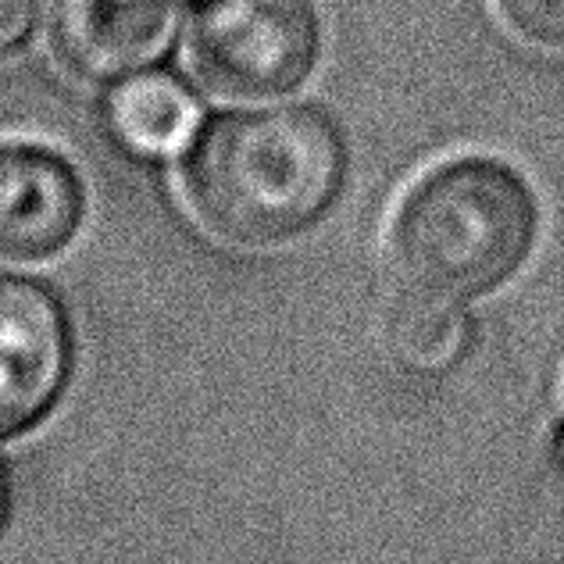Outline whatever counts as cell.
I'll return each mask as SVG.
<instances>
[{
	"mask_svg": "<svg viewBox=\"0 0 564 564\" xmlns=\"http://www.w3.org/2000/svg\"><path fill=\"white\" fill-rule=\"evenodd\" d=\"M68 372V322L33 279L0 272V440L33 429Z\"/></svg>",
	"mask_w": 564,
	"mask_h": 564,
	"instance_id": "277c9868",
	"label": "cell"
},
{
	"mask_svg": "<svg viewBox=\"0 0 564 564\" xmlns=\"http://www.w3.org/2000/svg\"><path fill=\"white\" fill-rule=\"evenodd\" d=\"M36 4L40 0H0V57L22 47V40L33 29Z\"/></svg>",
	"mask_w": 564,
	"mask_h": 564,
	"instance_id": "30bf717a",
	"label": "cell"
},
{
	"mask_svg": "<svg viewBox=\"0 0 564 564\" xmlns=\"http://www.w3.org/2000/svg\"><path fill=\"white\" fill-rule=\"evenodd\" d=\"M175 0H47V40L72 76L108 83L165 51Z\"/></svg>",
	"mask_w": 564,
	"mask_h": 564,
	"instance_id": "5b68a950",
	"label": "cell"
},
{
	"mask_svg": "<svg viewBox=\"0 0 564 564\" xmlns=\"http://www.w3.org/2000/svg\"><path fill=\"white\" fill-rule=\"evenodd\" d=\"M465 329L468 325L462 304L400 293L390 318V344L408 368L436 372V368L457 358V350L465 344Z\"/></svg>",
	"mask_w": 564,
	"mask_h": 564,
	"instance_id": "ba28073f",
	"label": "cell"
},
{
	"mask_svg": "<svg viewBox=\"0 0 564 564\" xmlns=\"http://www.w3.org/2000/svg\"><path fill=\"white\" fill-rule=\"evenodd\" d=\"M536 240V197L489 158L440 165L408 189L390 221L400 293L465 304L503 286Z\"/></svg>",
	"mask_w": 564,
	"mask_h": 564,
	"instance_id": "7a4b0ae2",
	"label": "cell"
},
{
	"mask_svg": "<svg viewBox=\"0 0 564 564\" xmlns=\"http://www.w3.org/2000/svg\"><path fill=\"white\" fill-rule=\"evenodd\" d=\"M108 115L115 137L137 154H172L197 129V104L186 86L158 72H132L118 83Z\"/></svg>",
	"mask_w": 564,
	"mask_h": 564,
	"instance_id": "52a82bcc",
	"label": "cell"
},
{
	"mask_svg": "<svg viewBox=\"0 0 564 564\" xmlns=\"http://www.w3.org/2000/svg\"><path fill=\"white\" fill-rule=\"evenodd\" d=\"M318 43L311 0H204L193 19L189 57L218 94L279 97L311 76Z\"/></svg>",
	"mask_w": 564,
	"mask_h": 564,
	"instance_id": "3957f363",
	"label": "cell"
},
{
	"mask_svg": "<svg viewBox=\"0 0 564 564\" xmlns=\"http://www.w3.org/2000/svg\"><path fill=\"white\" fill-rule=\"evenodd\" d=\"M83 221V183L43 143H0V258L43 261L72 243Z\"/></svg>",
	"mask_w": 564,
	"mask_h": 564,
	"instance_id": "8992f818",
	"label": "cell"
},
{
	"mask_svg": "<svg viewBox=\"0 0 564 564\" xmlns=\"http://www.w3.org/2000/svg\"><path fill=\"white\" fill-rule=\"evenodd\" d=\"M344 140L322 111H236L193 143L186 197L221 240L269 247L315 226L344 189Z\"/></svg>",
	"mask_w": 564,
	"mask_h": 564,
	"instance_id": "6da1fadb",
	"label": "cell"
},
{
	"mask_svg": "<svg viewBox=\"0 0 564 564\" xmlns=\"http://www.w3.org/2000/svg\"><path fill=\"white\" fill-rule=\"evenodd\" d=\"M497 14L540 47H564V0H497Z\"/></svg>",
	"mask_w": 564,
	"mask_h": 564,
	"instance_id": "9c48e42d",
	"label": "cell"
}]
</instances>
